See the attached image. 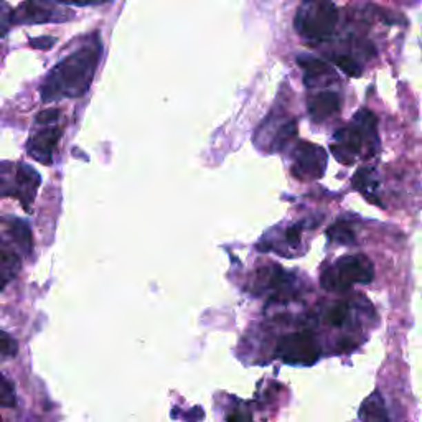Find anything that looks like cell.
I'll return each instance as SVG.
<instances>
[{
  "mask_svg": "<svg viewBox=\"0 0 422 422\" xmlns=\"http://www.w3.org/2000/svg\"><path fill=\"white\" fill-rule=\"evenodd\" d=\"M360 417L365 421H386L388 419L385 404H383V399L379 398V394L374 392L373 396H370V398L363 403Z\"/></svg>",
  "mask_w": 422,
  "mask_h": 422,
  "instance_id": "15",
  "label": "cell"
},
{
  "mask_svg": "<svg viewBox=\"0 0 422 422\" xmlns=\"http://www.w3.org/2000/svg\"><path fill=\"white\" fill-rule=\"evenodd\" d=\"M350 316L348 302H335L325 312V322L332 327H343Z\"/></svg>",
  "mask_w": 422,
  "mask_h": 422,
  "instance_id": "16",
  "label": "cell"
},
{
  "mask_svg": "<svg viewBox=\"0 0 422 422\" xmlns=\"http://www.w3.org/2000/svg\"><path fill=\"white\" fill-rule=\"evenodd\" d=\"M365 149L370 150V155L378 150V134L374 114L363 109L353 117L352 124L336 130L333 137L332 154L339 162L350 165Z\"/></svg>",
  "mask_w": 422,
  "mask_h": 422,
  "instance_id": "2",
  "label": "cell"
},
{
  "mask_svg": "<svg viewBox=\"0 0 422 422\" xmlns=\"http://www.w3.org/2000/svg\"><path fill=\"white\" fill-rule=\"evenodd\" d=\"M335 65L347 73L348 76H360L361 74V66L358 65L356 60H353L352 57H347V54H339V57L333 58Z\"/></svg>",
  "mask_w": 422,
  "mask_h": 422,
  "instance_id": "20",
  "label": "cell"
},
{
  "mask_svg": "<svg viewBox=\"0 0 422 422\" xmlns=\"http://www.w3.org/2000/svg\"><path fill=\"white\" fill-rule=\"evenodd\" d=\"M54 43H57V38L53 37H40V38H32L30 40V45L33 48L38 50H50Z\"/></svg>",
  "mask_w": 422,
  "mask_h": 422,
  "instance_id": "23",
  "label": "cell"
},
{
  "mask_svg": "<svg viewBox=\"0 0 422 422\" xmlns=\"http://www.w3.org/2000/svg\"><path fill=\"white\" fill-rule=\"evenodd\" d=\"M373 276L374 269L368 257L361 254L345 256L325 269L320 284L330 292H343L354 284H368L373 281Z\"/></svg>",
  "mask_w": 422,
  "mask_h": 422,
  "instance_id": "4",
  "label": "cell"
},
{
  "mask_svg": "<svg viewBox=\"0 0 422 422\" xmlns=\"http://www.w3.org/2000/svg\"><path fill=\"white\" fill-rule=\"evenodd\" d=\"M297 63L303 70V83H305L307 88L316 86V83H319L323 76L332 74V68L327 63L315 57H310V54H299Z\"/></svg>",
  "mask_w": 422,
  "mask_h": 422,
  "instance_id": "11",
  "label": "cell"
},
{
  "mask_svg": "<svg viewBox=\"0 0 422 422\" xmlns=\"http://www.w3.org/2000/svg\"><path fill=\"white\" fill-rule=\"evenodd\" d=\"M353 185L358 192H361L363 195L368 198L373 203H379L376 200L378 198V180L374 177L373 168H360L356 172V175L353 177Z\"/></svg>",
  "mask_w": 422,
  "mask_h": 422,
  "instance_id": "12",
  "label": "cell"
},
{
  "mask_svg": "<svg viewBox=\"0 0 422 422\" xmlns=\"http://www.w3.org/2000/svg\"><path fill=\"white\" fill-rule=\"evenodd\" d=\"M0 404L2 408H15V388L6 376H2V383H0Z\"/></svg>",
  "mask_w": 422,
  "mask_h": 422,
  "instance_id": "19",
  "label": "cell"
},
{
  "mask_svg": "<svg viewBox=\"0 0 422 422\" xmlns=\"http://www.w3.org/2000/svg\"><path fill=\"white\" fill-rule=\"evenodd\" d=\"M8 221V231H10L12 239H14V243L22 249L23 252H27V254H30L32 251V231L30 228H28L27 223L23 221V219L19 218H6Z\"/></svg>",
  "mask_w": 422,
  "mask_h": 422,
  "instance_id": "13",
  "label": "cell"
},
{
  "mask_svg": "<svg viewBox=\"0 0 422 422\" xmlns=\"http://www.w3.org/2000/svg\"><path fill=\"white\" fill-rule=\"evenodd\" d=\"M328 238L333 243L339 244H353L354 243V233L352 230V226L347 225V223L336 221L332 228H328L327 231Z\"/></svg>",
  "mask_w": 422,
  "mask_h": 422,
  "instance_id": "17",
  "label": "cell"
},
{
  "mask_svg": "<svg viewBox=\"0 0 422 422\" xmlns=\"http://www.w3.org/2000/svg\"><path fill=\"white\" fill-rule=\"evenodd\" d=\"M276 352L282 361L290 365H314L320 356V347L310 332H295L282 336Z\"/></svg>",
  "mask_w": 422,
  "mask_h": 422,
  "instance_id": "5",
  "label": "cell"
},
{
  "mask_svg": "<svg viewBox=\"0 0 422 422\" xmlns=\"http://www.w3.org/2000/svg\"><path fill=\"white\" fill-rule=\"evenodd\" d=\"M17 354V341L8 335L7 332H2V356L3 360L15 356Z\"/></svg>",
  "mask_w": 422,
  "mask_h": 422,
  "instance_id": "21",
  "label": "cell"
},
{
  "mask_svg": "<svg viewBox=\"0 0 422 422\" xmlns=\"http://www.w3.org/2000/svg\"><path fill=\"white\" fill-rule=\"evenodd\" d=\"M61 136V129L57 125L50 124L46 125V129H41L40 132H35L30 137V141L27 143L28 154L33 159L38 160L41 163H50L52 162L53 149L57 145L58 139Z\"/></svg>",
  "mask_w": 422,
  "mask_h": 422,
  "instance_id": "8",
  "label": "cell"
},
{
  "mask_svg": "<svg viewBox=\"0 0 422 422\" xmlns=\"http://www.w3.org/2000/svg\"><path fill=\"white\" fill-rule=\"evenodd\" d=\"M74 14L53 0H25L12 12V23L66 22Z\"/></svg>",
  "mask_w": 422,
  "mask_h": 422,
  "instance_id": "6",
  "label": "cell"
},
{
  "mask_svg": "<svg viewBox=\"0 0 422 422\" xmlns=\"http://www.w3.org/2000/svg\"><path fill=\"white\" fill-rule=\"evenodd\" d=\"M101 54H103V45L98 35H94L90 43L63 58L45 78L40 90L43 103L83 96L90 90Z\"/></svg>",
  "mask_w": 422,
  "mask_h": 422,
  "instance_id": "1",
  "label": "cell"
},
{
  "mask_svg": "<svg viewBox=\"0 0 422 422\" xmlns=\"http://www.w3.org/2000/svg\"><path fill=\"white\" fill-rule=\"evenodd\" d=\"M287 241H289L292 246H297L299 241H301V228L299 226H292L287 230Z\"/></svg>",
  "mask_w": 422,
  "mask_h": 422,
  "instance_id": "24",
  "label": "cell"
},
{
  "mask_svg": "<svg viewBox=\"0 0 422 422\" xmlns=\"http://www.w3.org/2000/svg\"><path fill=\"white\" fill-rule=\"evenodd\" d=\"M40 175L33 170L32 167L25 165V163H20L19 168H17V175H15V197L22 201V205L27 210H30L32 201L35 200L38 185H40Z\"/></svg>",
  "mask_w": 422,
  "mask_h": 422,
  "instance_id": "10",
  "label": "cell"
},
{
  "mask_svg": "<svg viewBox=\"0 0 422 422\" xmlns=\"http://www.w3.org/2000/svg\"><path fill=\"white\" fill-rule=\"evenodd\" d=\"M327 168V152L320 145L302 142L294 150L292 172L295 177L305 180H315L323 175Z\"/></svg>",
  "mask_w": 422,
  "mask_h": 422,
  "instance_id": "7",
  "label": "cell"
},
{
  "mask_svg": "<svg viewBox=\"0 0 422 422\" xmlns=\"http://www.w3.org/2000/svg\"><path fill=\"white\" fill-rule=\"evenodd\" d=\"M341 108V98L335 91H320L307 99V109L314 122H323L335 116Z\"/></svg>",
  "mask_w": 422,
  "mask_h": 422,
  "instance_id": "9",
  "label": "cell"
},
{
  "mask_svg": "<svg viewBox=\"0 0 422 422\" xmlns=\"http://www.w3.org/2000/svg\"><path fill=\"white\" fill-rule=\"evenodd\" d=\"M63 2L71 3V6H79V7H88V6H101V3L109 2V0H63Z\"/></svg>",
  "mask_w": 422,
  "mask_h": 422,
  "instance_id": "25",
  "label": "cell"
},
{
  "mask_svg": "<svg viewBox=\"0 0 422 422\" xmlns=\"http://www.w3.org/2000/svg\"><path fill=\"white\" fill-rule=\"evenodd\" d=\"M58 117H60V109H46V111L40 112L37 116V124L50 125L53 124V122H57Z\"/></svg>",
  "mask_w": 422,
  "mask_h": 422,
  "instance_id": "22",
  "label": "cell"
},
{
  "mask_svg": "<svg viewBox=\"0 0 422 422\" xmlns=\"http://www.w3.org/2000/svg\"><path fill=\"white\" fill-rule=\"evenodd\" d=\"M297 132V124L294 121H287L281 128L276 129V134H274V141H272V149L279 150L285 145L287 142L290 141Z\"/></svg>",
  "mask_w": 422,
  "mask_h": 422,
  "instance_id": "18",
  "label": "cell"
},
{
  "mask_svg": "<svg viewBox=\"0 0 422 422\" xmlns=\"http://www.w3.org/2000/svg\"><path fill=\"white\" fill-rule=\"evenodd\" d=\"M20 269V257L15 254L12 249H8L3 244L2 251H0V276L3 279V287L8 284V281H12L17 276Z\"/></svg>",
  "mask_w": 422,
  "mask_h": 422,
  "instance_id": "14",
  "label": "cell"
},
{
  "mask_svg": "<svg viewBox=\"0 0 422 422\" xmlns=\"http://www.w3.org/2000/svg\"><path fill=\"white\" fill-rule=\"evenodd\" d=\"M339 22V10L330 0H305L295 17V28L303 38L323 41L332 37Z\"/></svg>",
  "mask_w": 422,
  "mask_h": 422,
  "instance_id": "3",
  "label": "cell"
}]
</instances>
